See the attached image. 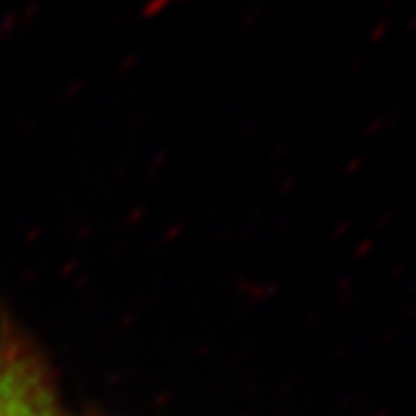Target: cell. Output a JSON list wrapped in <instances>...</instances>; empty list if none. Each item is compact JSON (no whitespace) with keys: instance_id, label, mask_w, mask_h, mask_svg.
Wrapping results in <instances>:
<instances>
[{"instance_id":"obj_1","label":"cell","mask_w":416,"mask_h":416,"mask_svg":"<svg viewBox=\"0 0 416 416\" xmlns=\"http://www.w3.org/2000/svg\"><path fill=\"white\" fill-rule=\"evenodd\" d=\"M0 416H86L72 412L35 345L0 317Z\"/></svg>"},{"instance_id":"obj_2","label":"cell","mask_w":416,"mask_h":416,"mask_svg":"<svg viewBox=\"0 0 416 416\" xmlns=\"http://www.w3.org/2000/svg\"><path fill=\"white\" fill-rule=\"evenodd\" d=\"M407 30H409V33H416V14H414V21L407 26Z\"/></svg>"}]
</instances>
